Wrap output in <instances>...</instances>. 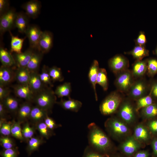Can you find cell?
Returning a JSON list of instances; mask_svg holds the SVG:
<instances>
[{
  "label": "cell",
  "instance_id": "obj_28",
  "mask_svg": "<svg viewBox=\"0 0 157 157\" xmlns=\"http://www.w3.org/2000/svg\"><path fill=\"white\" fill-rule=\"evenodd\" d=\"M26 151L29 156L34 151L37 150L40 146L44 142L43 137H33L28 141Z\"/></svg>",
  "mask_w": 157,
  "mask_h": 157
},
{
  "label": "cell",
  "instance_id": "obj_13",
  "mask_svg": "<svg viewBox=\"0 0 157 157\" xmlns=\"http://www.w3.org/2000/svg\"><path fill=\"white\" fill-rule=\"evenodd\" d=\"M35 50L29 47L25 51L13 55L17 67H26L30 61Z\"/></svg>",
  "mask_w": 157,
  "mask_h": 157
},
{
  "label": "cell",
  "instance_id": "obj_18",
  "mask_svg": "<svg viewBox=\"0 0 157 157\" xmlns=\"http://www.w3.org/2000/svg\"><path fill=\"white\" fill-rule=\"evenodd\" d=\"M25 13L20 12L17 13L15 21V27L17 28L19 32L25 34L30 25L29 18Z\"/></svg>",
  "mask_w": 157,
  "mask_h": 157
},
{
  "label": "cell",
  "instance_id": "obj_22",
  "mask_svg": "<svg viewBox=\"0 0 157 157\" xmlns=\"http://www.w3.org/2000/svg\"><path fill=\"white\" fill-rule=\"evenodd\" d=\"M57 104L60 105L63 109L73 112H78L81 108L82 104V102L77 100L72 99L70 97L67 100L61 99Z\"/></svg>",
  "mask_w": 157,
  "mask_h": 157
},
{
  "label": "cell",
  "instance_id": "obj_44",
  "mask_svg": "<svg viewBox=\"0 0 157 157\" xmlns=\"http://www.w3.org/2000/svg\"><path fill=\"white\" fill-rule=\"evenodd\" d=\"M19 154L18 149L15 147L4 149L0 153L1 157H17Z\"/></svg>",
  "mask_w": 157,
  "mask_h": 157
},
{
  "label": "cell",
  "instance_id": "obj_52",
  "mask_svg": "<svg viewBox=\"0 0 157 157\" xmlns=\"http://www.w3.org/2000/svg\"><path fill=\"white\" fill-rule=\"evenodd\" d=\"M8 112L2 103L0 101V118L6 119Z\"/></svg>",
  "mask_w": 157,
  "mask_h": 157
},
{
  "label": "cell",
  "instance_id": "obj_19",
  "mask_svg": "<svg viewBox=\"0 0 157 157\" xmlns=\"http://www.w3.org/2000/svg\"><path fill=\"white\" fill-rule=\"evenodd\" d=\"M33 106L31 102L26 101L21 104L17 113V121L21 123L26 122L29 119Z\"/></svg>",
  "mask_w": 157,
  "mask_h": 157
},
{
  "label": "cell",
  "instance_id": "obj_36",
  "mask_svg": "<svg viewBox=\"0 0 157 157\" xmlns=\"http://www.w3.org/2000/svg\"><path fill=\"white\" fill-rule=\"evenodd\" d=\"M12 122L11 135L21 141H26L22 135V129L21 126V123L18 121H14Z\"/></svg>",
  "mask_w": 157,
  "mask_h": 157
},
{
  "label": "cell",
  "instance_id": "obj_50",
  "mask_svg": "<svg viewBox=\"0 0 157 157\" xmlns=\"http://www.w3.org/2000/svg\"><path fill=\"white\" fill-rule=\"evenodd\" d=\"M152 149V157H157V136L153 137L151 142Z\"/></svg>",
  "mask_w": 157,
  "mask_h": 157
},
{
  "label": "cell",
  "instance_id": "obj_34",
  "mask_svg": "<svg viewBox=\"0 0 157 157\" xmlns=\"http://www.w3.org/2000/svg\"><path fill=\"white\" fill-rule=\"evenodd\" d=\"M36 129L39 131L41 136L47 139L54 135L53 131L50 130L47 126L44 121L37 124L35 126Z\"/></svg>",
  "mask_w": 157,
  "mask_h": 157
},
{
  "label": "cell",
  "instance_id": "obj_11",
  "mask_svg": "<svg viewBox=\"0 0 157 157\" xmlns=\"http://www.w3.org/2000/svg\"><path fill=\"white\" fill-rule=\"evenodd\" d=\"M42 31L36 25H29L25 34L29 40L30 47L38 50V42Z\"/></svg>",
  "mask_w": 157,
  "mask_h": 157
},
{
  "label": "cell",
  "instance_id": "obj_38",
  "mask_svg": "<svg viewBox=\"0 0 157 157\" xmlns=\"http://www.w3.org/2000/svg\"><path fill=\"white\" fill-rule=\"evenodd\" d=\"M147 69V65L144 61H139L134 65L133 72L134 75L139 76L143 75Z\"/></svg>",
  "mask_w": 157,
  "mask_h": 157
},
{
  "label": "cell",
  "instance_id": "obj_39",
  "mask_svg": "<svg viewBox=\"0 0 157 157\" xmlns=\"http://www.w3.org/2000/svg\"><path fill=\"white\" fill-rule=\"evenodd\" d=\"M133 56L140 60L144 57L148 55V51L142 46L135 47L131 52Z\"/></svg>",
  "mask_w": 157,
  "mask_h": 157
},
{
  "label": "cell",
  "instance_id": "obj_20",
  "mask_svg": "<svg viewBox=\"0 0 157 157\" xmlns=\"http://www.w3.org/2000/svg\"><path fill=\"white\" fill-rule=\"evenodd\" d=\"M99 64L96 60L93 61L89 71L88 76L89 81L94 90L95 99L97 101L98 97L96 91V85L99 69Z\"/></svg>",
  "mask_w": 157,
  "mask_h": 157
},
{
  "label": "cell",
  "instance_id": "obj_1",
  "mask_svg": "<svg viewBox=\"0 0 157 157\" xmlns=\"http://www.w3.org/2000/svg\"><path fill=\"white\" fill-rule=\"evenodd\" d=\"M88 128L90 147L99 152L109 154L113 149L112 144L109 138L94 123L90 124Z\"/></svg>",
  "mask_w": 157,
  "mask_h": 157
},
{
  "label": "cell",
  "instance_id": "obj_55",
  "mask_svg": "<svg viewBox=\"0 0 157 157\" xmlns=\"http://www.w3.org/2000/svg\"><path fill=\"white\" fill-rule=\"evenodd\" d=\"M156 54H157V49L156 50Z\"/></svg>",
  "mask_w": 157,
  "mask_h": 157
},
{
  "label": "cell",
  "instance_id": "obj_41",
  "mask_svg": "<svg viewBox=\"0 0 157 157\" xmlns=\"http://www.w3.org/2000/svg\"><path fill=\"white\" fill-rule=\"evenodd\" d=\"M83 157H110L109 154L99 152L91 148L87 147L84 151Z\"/></svg>",
  "mask_w": 157,
  "mask_h": 157
},
{
  "label": "cell",
  "instance_id": "obj_15",
  "mask_svg": "<svg viewBox=\"0 0 157 157\" xmlns=\"http://www.w3.org/2000/svg\"><path fill=\"white\" fill-rule=\"evenodd\" d=\"M41 5L40 2L37 0L29 1L22 6L26 14L30 18H36L39 14Z\"/></svg>",
  "mask_w": 157,
  "mask_h": 157
},
{
  "label": "cell",
  "instance_id": "obj_21",
  "mask_svg": "<svg viewBox=\"0 0 157 157\" xmlns=\"http://www.w3.org/2000/svg\"><path fill=\"white\" fill-rule=\"evenodd\" d=\"M28 84L35 94L46 88L40 79L38 72H30Z\"/></svg>",
  "mask_w": 157,
  "mask_h": 157
},
{
  "label": "cell",
  "instance_id": "obj_48",
  "mask_svg": "<svg viewBox=\"0 0 157 157\" xmlns=\"http://www.w3.org/2000/svg\"><path fill=\"white\" fill-rule=\"evenodd\" d=\"M9 9V3L8 0H0V16L8 11Z\"/></svg>",
  "mask_w": 157,
  "mask_h": 157
},
{
  "label": "cell",
  "instance_id": "obj_30",
  "mask_svg": "<svg viewBox=\"0 0 157 157\" xmlns=\"http://www.w3.org/2000/svg\"><path fill=\"white\" fill-rule=\"evenodd\" d=\"M142 109V115L144 119L149 120L157 118V104L153 103Z\"/></svg>",
  "mask_w": 157,
  "mask_h": 157
},
{
  "label": "cell",
  "instance_id": "obj_47",
  "mask_svg": "<svg viewBox=\"0 0 157 157\" xmlns=\"http://www.w3.org/2000/svg\"><path fill=\"white\" fill-rule=\"evenodd\" d=\"M44 122L48 127L52 131L61 126V125L56 124L53 119L48 115L44 119Z\"/></svg>",
  "mask_w": 157,
  "mask_h": 157
},
{
  "label": "cell",
  "instance_id": "obj_53",
  "mask_svg": "<svg viewBox=\"0 0 157 157\" xmlns=\"http://www.w3.org/2000/svg\"><path fill=\"white\" fill-rule=\"evenodd\" d=\"M137 42L140 46H142L146 43V38L144 34L141 33L139 35L137 39Z\"/></svg>",
  "mask_w": 157,
  "mask_h": 157
},
{
  "label": "cell",
  "instance_id": "obj_49",
  "mask_svg": "<svg viewBox=\"0 0 157 157\" xmlns=\"http://www.w3.org/2000/svg\"><path fill=\"white\" fill-rule=\"evenodd\" d=\"M11 91L6 86L0 85V101L10 95Z\"/></svg>",
  "mask_w": 157,
  "mask_h": 157
},
{
  "label": "cell",
  "instance_id": "obj_26",
  "mask_svg": "<svg viewBox=\"0 0 157 157\" xmlns=\"http://www.w3.org/2000/svg\"><path fill=\"white\" fill-rule=\"evenodd\" d=\"M0 60L2 65L12 68L16 66L13 55L2 47L0 49Z\"/></svg>",
  "mask_w": 157,
  "mask_h": 157
},
{
  "label": "cell",
  "instance_id": "obj_7",
  "mask_svg": "<svg viewBox=\"0 0 157 157\" xmlns=\"http://www.w3.org/2000/svg\"><path fill=\"white\" fill-rule=\"evenodd\" d=\"M17 13L13 9L9 10L0 16V31L1 34L10 31L15 27Z\"/></svg>",
  "mask_w": 157,
  "mask_h": 157
},
{
  "label": "cell",
  "instance_id": "obj_5",
  "mask_svg": "<svg viewBox=\"0 0 157 157\" xmlns=\"http://www.w3.org/2000/svg\"><path fill=\"white\" fill-rule=\"evenodd\" d=\"M141 144L133 136H129L121 144L119 149L123 154L130 157L138 151L142 146Z\"/></svg>",
  "mask_w": 157,
  "mask_h": 157
},
{
  "label": "cell",
  "instance_id": "obj_56",
  "mask_svg": "<svg viewBox=\"0 0 157 157\" xmlns=\"http://www.w3.org/2000/svg\"><path fill=\"white\" fill-rule=\"evenodd\" d=\"M121 157L117 156H116V157Z\"/></svg>",
  "mask_w": 157,
  "mask_h": 157
},
{
  "label": "cell",
  "instance_id": "obj_43",
  "mask_svg": "<svg viewBox=\"0 0 157 157\" xmlns=\"http://www.w3.org/2000/svg\"><path fill=\"white\" fill-rule=\"evenodd\" d=\"M13 122H4L0 126V133L3 136H9L11 135V129Z\"/></svg>",
  "mask_w": 157,
  "mask_h": 157
},
{
  "label": "cell",
  "instance_id": "obj_27",
  "mask_svg": "<svg viewBox=\"0 0 157 157\" xmlns=\"http://www.w3.org/2000/svg\"><path fill=\"white\" fill-rule=\"evenodd\" d=\"M131 88L130 95L135 99L141 98L145 91L146 87L143 81H139L133 85Z\"/></svg>",
  "mask_w": 157,
  "mask_h": 157
},
{
  "label": "cell",
  "instance_id": "obj_37",
  "mask_svg": "<svg viewBox=\"0 0 157 157\" xmlns=\"http://www.w3.org/2000/svg\"><path fill=\"white\" fill-rule=\"evenodd\" d=\"M22 129V135L25 140L28 141L32 138L36 129L35 126H31L28 122H26Z\"/></svg>",
  "mask_w": 157,
  "mask_h": 157
},
{
  "label": "cell",
  "instance_id": "obj_46",
  "mask_svg": "<svg viewBox=\"0 0 157 157\" xmlns=\"http://www.w3.org/2000/svg\"><path fill=\"white\" fill-rule=\"evenodd\" d=\"M147 69L149 74L153 76L157 73V60L154 59L149 60L148 61Z\"/></svg>",
  "mask_w": 157,
  "mask_h": 157
},
{
  "label": "cell",
  "instance_id": "obj_23",
  "mask_svg": "<svg viewBox=\"0 0 157 157\" xmlns=\"http://www.w3.org/2000/svg\"><path fill=\"white\" fill-rule=\"evenodd\" d=\"M43 54L38 50H35L26 67L30 72H38Z\"/></svg>",
  "mask_w": 157,
  "mask_h": 157
},
{
  "label": "cell",
  "instance_id": "obj_14",
  "mask_svg": "<svg viewBox=\"0 0 157 157\" xmlns=\"http://www.w3.org/2000/svg\"><path fill=\"white\" fill-rule=\"evenodd\" d=\"M108 64L111 70L114 74H117L125 70L127 62L123 56L117 55L110 60Z\"/></svg>",
  "mask_w": 157,
  "mask_h": 157
},
{
  "label": "cell",
  "instance_id": "obj_54",
  "mask_svg": "<svg viewBox=\"0 0 157 157\" xmlns=\"http://www.w3.org/2000/svg\"><path fill=\"white\" fill-rule=\"evenodd\" d=\"M151 93L154 98L157 99V83L153 85L151 89Z\"/></svg>",
  "mask_w": 157,
  "mask_h": 157
},
{
  "label": "cell",
  "instance_id": "obj_40",
  "mask_svg": "<svg viewBox=\"0 0 157 157\" xmlns=\"http://www.w3.org/2000/svg\"><path fill=\"white\" fill-rule=\"evenodd\" d=\"M153 103V99L150 95L142 97L139 98L137 101L136 111H138L140 109L147 107Z\"/></svg>",
  "mask_w": 157,
  "mask_h": 157
},
{
  "label": "cell",
  "instance_id": "obj_35",
  "mask_svg": "<svg viewBox=\"0 0 157 157\" xmlns=\"http://www.w3.org/2000/svg\"><path fill=\"white\" fill-rule=\"evenodd\" d=\"M48 71L53 82H62L64 80L62 72L60 68L55 66L49 67Z\"/></svg>",
  "mask_w": 157,
  "mask_h": 157
},
{
  "label": "cell",
  "instance_id": "obj_24",
  "mask_svg": "<svg viewBox=\"0 0 157 157\" xmlns=\"http://www.w3.org/2000/svg\"><path fill=\"white\" fill-rule=\"evenodd\" d=\"M30 74L26 67H17L15 71V80L19 84H28Z\"/></svg>",
  "mask_w": 157,
  "mask_h": 157
},
{
  "label": "cell",
  "instance_id": "obj_33",
  "mask_svg": "<svg viewBox=\"0 0 157 157\" xmlns=\"http://www.w3.org/2000/svg\"><path fill=\"white\" fill-rule=\"evenodd\" d=\"M97 83L100 85L104 91L108 88V81L106 70L103 68H99L98 74Z\"/></svg>",
  "mask_w": 157,
  "mask_h": 157
},
{
  "label": "cell",
  "instance_id": "obj_42",
  "mask_svg": "<svg viewBox=\"0 0 157 157\" xmlns=\"http://www.w3.org/2000/svg\"><path fill=\"white\" fill-rule=\"evenodd\" d=\"M1 145L4 149L14 147L15 144L13 139L9 136H1L0 138Z\"/></svg>",
  "mask_w": 157,
  "mask_h": 157
},
{
  "label": "cell",
  "instance_id": "obj_25",
  "mask_svg": "<svg viewBox=\"0 0 157 157\" xmlns=\"http://www.w3.org/2000/svg\"><path fill=\"white\" fill-rule=\"evenodd\" d=\"M1 101L8 112L17 113L19 107L18 99L10 95Z\"/></svg>",
  "mask_w": 157,
  "mask_h": 157
},
{
  "label": "cell",
  "instance_id": "obj_16",
  "mask_svg": "<svg viewBox=\"0 0 157 157\" xmlns=\"http://www.w3.org/2000/svg\"><path fill=\"white\" fill-rule=\"evenodd\" d=\"M15 80V71L12 67L1 65L0 67V85L7 86Z\"/></svg>",
  "mask_w": 157,
  "mask_h": 157
},
{
  "label": "cell",
  "instance_id": "obj_12",
  "mask_svg": "<svg viewBox=\"0 0 157 157\" xmlns=\"http://www.w3.org/2000/svg\"><path fill=\"white\" fill-rule=\"evenodd\" d=\"M13 88L17 96L26 100V101L33 102L35 94L28 84H18L13 86Z\"/></svg>",
  "mask_w": 157,
  "mask_h": 157
},
{
  "label": "cell",
  "instance_id": "obj_32",
  "mask_svg": "<svg viewBox=\"0 0 157 157\" xmlns=\"http://www.w3.org/2000/svg\"><path fill=\"white\" fill-rule=\"evenodd\" d=\"M48 68L49 67L44 65L39 76L42 83L45 87L51 88L53 87V85L49 73Z\"/></svg>",
  "mask_w": 157,
  "mask_h": 157
},
{
  "label": "cell",
  "instance_id": "obj_4",
  "mask_svg": "<svg viewBox=\"0 0 157 157\" xmlns=\"http://www.w3.org/2000/svg\"><path fill=\"white\" fill-rule=\"evenodd\" d=\"M122 101L120 95L116 92L109 94L101 103L99 109L101 113L104 115H111L114 113Z\"/></svg>",
  "mask_w": 157,
  "mask_h": 157
},
{
  "label": "cell",
  "instance_id": "obj_31",
  "mask_svg": "<svg viewBox=\"0 0 157 157\" xmlns=\"http://www.w3.org/2000/svg\"><path fill=\"white\" fill-rule=\"evenodd\" d=\"M10 33L11 37L10 52L11 53L14 52L16 53H22L21 50L25 38H20L18 36H14L10 32Z\"/></svg>",
  "mask_w": 157,
  "mask_h": 157
},
{
  "label": "cell",
  "instance_id": "obj_10",
  "mask_svg": "<svg viewBox=\"0 0 157 157\" xmlns=\"http://www.w3.org/2000/svg\"><path fill=\"white\" fill-rule=\"evenodd\" d=\"M53 36L50 31H42L40 36L38 50L44 54L48 52L53 45Z\"/></svg>",
  "mask_w": 157,
  "mask_h": 157
},
{
  "label": "cell",
  "instance_id": "obj_51",
  "mask_svg": "<svg viewBox=\"0 0 157 157\" xmlns=\"http://www.w3.org/2000/svg\"><path fill=\"white\" fill-rule=\"evenodd\" d=\"M133 156V157H149L150 154L148 151L142 150L138 151Z\"/></svg>",
  "mask_w": 157,
  "mask_h": 157
},
{
  "label": "cell",
  "instance_id": "obj_17",
  "mask_svg": "<svg viewBox=\"0 0 157 157\" xmlns=\"http://www.w3.org/2000/svg\"><path fill=\"white\" fill-rule=\"evenodd\" d=\"M50 113L49 111L35 105L32 108L29 119L35 126L39 122L44 121Z\"/></svg>",
  "mask_w": 157,
  "mask_h": 157
},
{
  "label": "cell",
  "instance_id": "obj_2",
  "mask_svg": "<svg viewBox=\"0 0 157 157\" xmlns=\"http://www.w3.org/2000/svg\"><path fill=\"white\" fill-rule=\"evenodd\" d=\"M105 126L108 133L114 138L120 139L129 136L131 131L128 124L121 119L114 117L109 118Z\"/></svg>",
  "mask_w": 157,
  "mask_h": 157
},
{
  "label": "cell",
  "instance_id": "obj_9",
  "mask_svg": "<svg viewBox=\"0 0 157 157\" xmlns=\"http://www.w3.org/2000/svg\"><path fill=\"white\" fill-rule=\"evenodd\" d=\"M133 136L141 144L151 143L153 138L147 126L141 124L138 125L135 128Z\"/></svg>",
  "mask_w": 157,
  "mask_h": 157
},
{
  "label": "cell",
  "instance_id": "obj_8",
  "mask_svg": "<svg viewBox=\"0 0 157 157\" xmlns=\"http://www.w3.org/2000/svg\"><path fill=\"white\" fill-rule=\"evenodd\" d=\"M132 83V76L131 73L129 71L125 70L118 75L115 83L119 90L126 92L131 87Z\"/></svg>",
  "mask_w": 157,
  "mask_h": 157
},
{
  "label": "cell",
  "instance_id": "obj_45",
  "mask_svg": "<svg viewBox=\"0 0 157 157\" xmlns=\"http://www.w3.org/2000/svg\"><path fill=\"white\" fill-rule=\"evenodd\" d=\"M147 126L153 137L157 136V118L149 120Z\"/></svg>",
  "mask_w": 157,
  "mask_h": 157
},
{
  "label": "cell",
  "instance_id": "obj_29",
  "mask_svg": "<svg viewBox=\"0 0 157 157\" xmlns=\"http://www.w3.org/2000/svg\"><path fill=\"white\" fill-rule=\"evenodd\" d=\"M72 87L70 82H66L58 86L54 91L55 94L59 98L66 97H70Z\"/></svg>",
  "mask_w": 157,
  "mask_h": 157
},
{
  "label": "cell",
  "instance_id": "obj_3",
  "mask_svg": "<svg viewBox=\"0 0 157 157\" xmlns=\"http://www.w3.org/2000/svg\"><path fill=\"white\" fill-rule=\"evenodd\" d=\"M33 102L36 105L50 112L57 102L56 96L51 88L46 87L35 94Z\"/></svg>",
  "mask_w": 157,
  "mask_h": 157
},
{
  "label": "cell",
  "instance_id": "obj_6",
  "mask_svg": "<svg viewBox=\"0 0 157 157\" xmlns=\"http://www.w3.org/2000/svg\"><path fill=\"white\" fill-rule=\"evenodd\" d=\"M135 111L133 106L130 102L123 103L120 107L119 115L121 119L127 124L133 123L135 119Z\"/></svg>",
  "mask_w": 157,
  "mask_h": 157
}]
</instances>
